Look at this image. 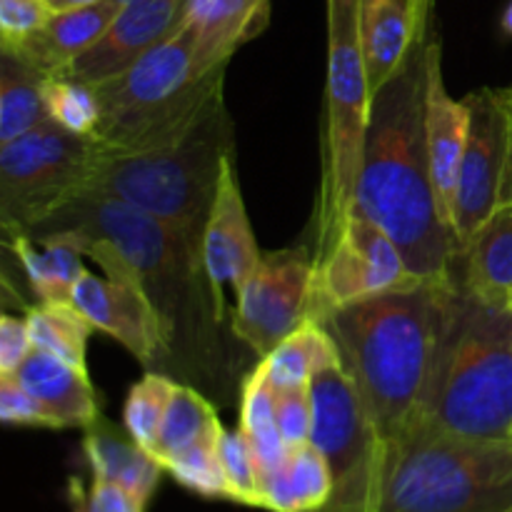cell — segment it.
<instances>
[{
	"mask_svg": "<svg viewBox=\"0 0 512 512\" xmlns=\"http://www.w3.org/2000/svg\"><path fill=\"white\" fill-rule=\"evenodd\" d=\"M428 38L415 40L403 65L373 90L355 210L398 243L415 278H445L458 258V240L440 215L430 173Z\"/></svg>",
	"mask_w": 512,
	"mask_h": 512,
	"instance_id": "1",
	"label": "cell"
},
{
	"mask_svg": "<svg viewBox=\"0 0 512 512\" xmlns=\"http://www.w3.org/2000/svg\"><path fill=\"white\" fill-rule=\"evenodd\" d=\"M70 235L110 240L128 258L163 320L168 365L213 383L223 368V345L203 248L173 225L98 193H75L68 203L20 235Z\"/></svg>",
	"mask_w": 512,
	"mask_h": 512,
	"instance_id": "2",
	"label": "cell"
},
{
	"mask_svg": "<svg viewBox=\"0 0 512 512\" xmlns=\"http://www.w3.org/2000/svg\"><path fill=\"white\" fill-rule=\"evenodd\" d=\"M448 275L413 278L320 318L383 445L398 440L418 413Z\"/></svg>",
	"mask_w": 512,
	"mask_h": 512,
	"instance_id": "3",
	"label": "cell"
},
{
	"mask_svg": "<svg viewBox=\"0 0 512 512\" xmlns=\"http://www.w3.org/2000/svg\"><path fill=\"white\" fill-rule=\"evenodd\" d=\"M415 418L475 440H510L512 310L450 268L438 338Z\"/></svg>",
	"mask_w": 512,
	"mask_h": 512,
	"instance_id": "4",
	"label": "cell"
},
{
	"mask_svg": "<svg viewBox=\"0 0 512 512\" xmlns=\"http://www.w3.org/2000/svg\"><path fill=\"white\" fill-rule=\"evenodd\" d=\"M228 155H235L233 120L220 93L188 130L168 143L135 153H100L80 193L133 205L203 248L205 223Z\"/></svg>",
	"mask_w": 512,
	"mask_h": 512,
	"instance_id": "5",
	"label": "cell"
},
{
	"mask_svg": "<svg viewBox=\"0 0 512 512\" xmlns=\"http://www.w3.org/2000/svg\"><path fill=\"white\" fill-rule=\"evenodd\" d=\"M368 512H512V440L460 438L413 418L385 445Z\"/></svg>",
	"mask_w": 512,
	"mask_h": 512,
	"instance_id": "6",
	"label": "cell"
},
{
	"mask_svg": "<svg viewBox=\"0 0 512 512\" xmlns=\"http://www.w3.org/2000/svg\"><path fill=\"white\" fill-rule=\"evenodd\" d=\"M223 65H205L193 28L180 25L125 73L95 85L100 153L120 155L163 145L188 130L223 93Z\"/></svg>",
	"mask_w": 512,
	"mask_h": 512,
	"instance_id": "7",
	"label": "cell"
},
{
	"mask_svg": "<svg viewBox=\"0 0 512 512\" xmlns=\"http://www.w3.org/2000/svg\"><path fill=\"white\" fill-rule=\"evenodd\" d=\"M370 103L373 90L360 45V0H328V83L315 260L333 248L355 210Z\"/></svg>",
	"mask_w": 512,
	"mask_h": 512,
	"instance_id": "8",
	"label": "cell"
},
{
	"mask_svg": "<svg viewBox=\"0 0 512 512\" xmlns=\"http://www.w3.org/2000/svg\"><path fill=\"white\" fill-rule=\"evenodd\" d=\"M98 155L93 138L68 133L53 120L0 143V223L5 238L28 233L80 193Z\"/></svg>",
	"mask_w": 512,
	"mask_h": 512,
	"instance_id": "9",
	"label": "cell"
},
{
	"mask_svg": "<svg viewBox=\"0 0 512 512\" xmlns=\"http://www.w3.org/2000/svg\"><path fill=\"white\" fill-rule=\"evenodd\" d=\"M60 235V233H53ZM70 238V235H65ZM80 245L85 258H93L103 270V278L85 270L78 280L70 303L88 318L100 333L118 340L140 365H168L163 320L158 308L145 293L138 273L110 240L70 238Z\"/></svg>",
	"mask_w": 512,
	"mask_h": 512,
	"instance_id": "10",
	"label": "cell"
},
{
	"mask_svg": "<svg viewBox=\"0 0 512 512\" xmlns=\"http://www.w3.org/2000/svg\"><path fill=\"white\" fill-rule=\"evenodd\" d=\"M470 135L460 165L453 203V233L458 250L512 203V135L503 88H480L465 95Z\"/></svg>",
	"mask_w": 512,
	"mask_h": 512,
	"instance_id": "11",
	"label": "cell"
},
{
	"mask_svg": "<svg viewBox=\"0 0 512 512\" xmlns=\"http://www.w3.org/2000/svg\"><path fill=\"white\" fill-rule=\"evenodd\" d=\"M315 255L308 250H280L260 258L235 295L233 333L255 355L273 353L290 333L313 320Z\"/></svg>",
	"mask_w": 512,
	"mask_h": 512,
	"instance_id": "12",
	"label": "cell"
},
{
	"mask_svg": "<svg viewBox=\"0 0 512 512\" xmlns=\"http://www.w3.org/2000/svg\"><path fill=\"white\" fill-rule=\"evenodd\" d=\"M313 320L333 308L385 293L415 278L393 238L375 220L353 210L333 248L315 260Z\"/></svg>",
	"mask_w": 512,
	"mask_h": 512,
	"instance_id": "13",
	"label": "cell"
},
{
	"mask_svg": "<svg viewBox=\"0 0 512 512\" xmlns=\"http://www.w3.org/2000/svg\"><path fill=\"white\" fill-rule=\"evenodd\" d=\"M260 258L263 253L255 243L253 225L245 208L235 155H228L220 170L218 193L203 233V268L220 320H225V288H233L238 295L245 280L258 268Z\"/></svg>",
	"mask_w": 512,
	"mask_h": 512,
	"instance_id": "14",
	"label": "cell"
},
{
	"mask_svg": "<svg viewBox=\"0 0 512 512\" xmlns=\"http://www.w3.org/2000/svg\"><path fill=\"white\" fill-rule=\"evenodd\" d=\"M185 5L188 0H138L123 5L98 43L58 75L98 85L125 73L183 25Z\"/></svg>",
	"mask_w": 512,
	"mask_h": 512,
	"instance_id": "15",
	"label": "cell"
},
{
	"mask_svg": "<svg viewBox=\"0 0 512 512\" xmlns=\"http://www.w3.org/2000/svg\"><path fill=\"white\" fill-rule=\"evenodd\" d=\"M425 133H428L430 173H433L438 208L453 230V203L458 188L460 165L470 135L468 103L448 93L443 78V43L430 30L428 38V88H425ZM455 235V233H453Z\"/></svg>",
	"mask_w": 512,
	"mask_h": 512,
	"instance_id": "16",
	"label": "cell"
},
{
	"mask_svg": "<svg viewBox=\"0 0 512 512\" xmlns=\"http://www.w3.org/2000/svg\"><path fill=\"white\" fill-rule=\"evenodd\" d=\"M15 375L48 415L50 428L85 430L100 418L98 398L85 368L33 350Z\"/></svg>",
	"mask_w": 512,
	"mask_h": 512,
	"instance_id": "17",
	"label": "cell"
},
{
	"mask_svg": "<svg viewBox=\"0 0 512 512\" xmlns=\"http://www.w3.org/2000/svg\"><path fill=\"white\" fill-rule=\"evenodd\" d=\"M120 8L123 5H118L115 0H100V3L83 5V8L58 10L38 33L25 38L15 48L0 50L20 55L30 65L43 70L45 75H58L78 55H83L85 50L98 43L100 35L108 30L115 15L120 13Z\"/></svg>",
	"mask_w": 512,
	"mask_h": 512,
	"instance_id": "18",
	"label": "cell"
},
{
	"mask_svg": "<svg viewBox=\"0 0 512 512\" xmlns=\"http://www.w3.org/2000/svg\"><path fill=\"white\" fill-rule=\"evenodd\" d=\"M270 23V0H188L183 25L193 28L205 65H223Z\"/></svg>",
	"mask_w": 512,
	"mask_h": 512,
	"instance_id": "19",
	"label": "cell"
},
{
	"mask_svg": "<svg viewBox=\"0 0 512 512\" xmlns=\"http://www.w3.org/2000/svg\"><path fill=\"white\" fill-rule=\"evenodd\" d=\"M260 508L270 512H318L333 498V473L313 443L288 448L283 463L258 478Z\"/></svg>",
	"mask_w": 512,
	"mask_h": 512,
	"instance_id": "20",
	"label": "cell"
},
{
	"mask_svg": "<svg viewBox=\"0 0 512 512\" xmlns=\"http://www.w3.org/2000/svg\"><path fill=\"white\" fill-rule=\"evenodd\" d=\"M83 453L90 470H93V478H103L120 485L143 505H148V500L153 498L160 483V473L165 470L128 433H118L103 418L85 428Z\"/></svg>",
	"mask_w": 512,
	"mask_h": 512,
	"instance_id": "21",
	"label": "cell"
},
{
	"mask_svg": "<svg viewBox=\"0 0 512 512\" xmlns=\"http://www.w3.org/2000/svg\"><path fill=\"white\" fill-rule=\"evenodd\" d=\"M8 248L18 258L38 303H70L85 273V253L65 235H10Z\"/></svg>",
	"mask_w": 512,
	"mask_h": 512,
	"instance_id": "22",
	"label": "cell"
},
{
	"mask_svg": "<svg viewBox=\"0 0 512 512\" xmlns=\"http://www.w3.org/2000/svg\"><path fill=\"white\" fill-rule=\"evenodd\" d=\"M415 43L408 0H360V45L370 90H378Z\"/></svg>",
	"mask_w": 512,
	"mask_h": 512,
	"instance_id": "23",
	"label": "cell"
},
{
	"mask_svg": "<svg viewBox=\"0 0 512 512\" xmlns=\"http://www.w3.org/2000/svg\"><path fill=\"white\" fill-rule=\"evenodd\" d=\"M453 268L480 295L508 300L512 293V203L495 210L493 218L458 250Z\"/></svg>",
	"mask_w": 512,
	"mask_h": 512,
	"instance_id": "24",
	"label": "cell"
},
{
	"mask_svg": "<svg viewBox=\"0 0 512 512\" xmlns=\"http://www.w3.org/2000/svg\"><path fill=\"white\" fill-rule=\"evenodd\" d=\"M338 363V345L318 320L303 323L273 353L260 358L273 388H308L315 373Z\"/></svg>",
	"mask_w": 512,
	"mask_h": 512,
	"instance_id": "25",
	"label": "cell"
},
{
	"mask_svg": "<svg viewBox=\"0 0 512 512\" xmlns=\"http://www.w3.org/2000/svg\"><path fill=\"white\" fill-rule=\"evenodd\" d=\"M48 75L20 55L0 50V143L30 133L48 118L43 85Z\"/></svg>",
	"mask_w": 512,
	"mask_h": 512,
	"instance_id": "26",
	"label": "cell"
},
{
	"mask_svg": "<svg viewBox=\"0 0 512 512\" xmlns=\"http://www.w3.org/2000/svg\"><path fill=\"white\" fill-rule=\"evenodd\" d=\"M238 428L248 438L253 448L255 463H258V478L278 468L288 455V445L283 443V435L275 420V395L265 368L255 365L253 373L240 385V420Z\"/></svg>",
	"mask_w": 512,
	"mask_h": 512,
	"instance_id": "27",
	"label": "cell"
},
{
	"mask_svg": "<svg viewBox=\"0 0 512 512\" xmlns=\"http://www.w3.org/2000/svg\"><path fill=\"white\" fill-rule=\"evenodd\" d=\"M220 428H223V423H220L218 413L210 405V400L200 390H195L193 385L178 383L173 400L168 405V413H165L163 425H160L153 458L163 468H168L170 460L183 455L185 450L195 448L203 440L213 438Z\"/></svg>",
	"mask_w": 512,
	"mask_h": 512,
	"instance_id": "28",
	"label": "cell"
},
{
	"mask_svg": "<svg viewBox=\"0 0 512 512\" xmlns=\"http://www.w3.org/2000/svg\"><path fill=\"white\" fill-rule=\"evenodd\" d=\"M25 320L35 350L55 355L75 368H85L88 340L95 328L73 303H38L28 308Z\"/></svg>",
	"mask_w": 512,
	"mask_h": 512,
	"instance_id": "29",
	"label": "cell"
},
{
	"mask_svg": "<svg viewBox=\"0 0 512 512\" xmlns=\"http://www.w3.org/2000/svg\"><path fill=\"white\" fill-rule=\"evenodd\" d=\"M175 383L165 373H145L138 383L130 388L128 400L123 408V425L125 433L135 440L143 450L153 455L155 443H158L160 425H163L168 405L173 400Z\"/></svg>",
	"mask_w": 512,
	"mask_h": 512,
	"instance_id": "30",
	"label": "cell"
},
{
	"mask_svg": "<svg viewBox=\"0 0 512 512\" xmlns=\"http://www.w3.org/2000/svg\"><path fill=\"white\" fill-rule=\"evenodd\" d=\"M48 118L75 135L93 138L100 123V100L95 85L83 80L48 75L43 85Z\"/></svg>",
	"mask_w": 512,
	"mask_h": 512,
	"instance_id": "31",
	"label": "cell"
},
{
	"mask_svg": "<svg viewBox=\"0 0 512 512\" xmlns=\"http://www.w3.org/2000/svg\"><path fill=\"white\" fill-rule=\"evenodd\" d=\"M223 430V428H220ZM220 430L213 438L203 440L195 448L185 450L175 460L168 463V473L173 475L175 483L183 485L185 490L203 498H220L230 500L228 478H225L223 460H220Z\"/></svg>",
	"mask_w": 512,
	"mask_h": 512,
	"instance_id": "32",
	"label": "cell"
},
{
	"mask_svg": "<svg viewBox=\"0 0 512 512\" xmlns=\"http://www.w3.org/2000/svg\"><path fill=\"white\" fill-rule=\"evenodd\" d=\"M220 460H223L225 478L230 488V503L260 508L258 490V463H255L253 448L240 428L220 430Z\"/></svg>",
	"mask_w": 512,
	"mask_h": 512,
	"instance_id": "33",
	"label": "cell"
},
{
	"mask_svg": "<svg viewBox=\"0 0 512 512\" xmlns=\"http://www.w3.org/2000/svg\"><path fill=\"white\" fill-rule=\"evenodd\" d=\"M275 420L288 448L310 443L313 433V400L308 388H273Z\"/></svg>",
	"mask_w": 512,
	"mask_h": 512,
	"instance_id": "34",
	"label": "cell"
},
{
	"mask_svg": "<svg viewBox=\"0 0 512 512\" xmlns=\"http://www.w3.org/2000/svg\"><path fill=\"white\" fill-rule=\"evenodd\" d=\"M58 10L48 0H0V48H15L38 33Z\"/></svg>",
	"mask_w": 512,
	"mask_h": 512,
	"instance_id": "35",
	"label": "cell"
},
{
	"mask_svg": "<svg viewBox=\"0 0 512 512\" xmlns=\"http://www.w3.org/2000/svg\"><path fill=\"white\" fill-rule=\"evenodd\" d=\"M68 500L73 512H145V505L138 498L103 478H93L88 490L73 478L68 485Z\"/></svg>",
	"mask_w": 512,
	"mask_h": 512,
	"instance_id": "36",
	"label": "cell"
},
{
	"mask_svg": "<svg viewBox=\"0 0 512 512\" xmlns=\"http://www.w3.org/2000/svg\"><path fill=\"white\" fill-rule=\"evenodd\" d=\"M0 420L8 425L50 428L48 415L43 413L38 400L23 388L15 373H0Z\"/></svg>",
	"mask_w": 512,
	"mask_h": 512,
	"instance_id": "37",
	"label": "cell"
},
{
	"mask_svg": "<svg viewBox=\"0 0 512 512\" xmlns=\"http://www.w3.org/2000/svg\"><path fill=\"white\" fill-rule=\"evenodd\" d=\"M28 320L3 315L0 318V373H18L20 365L33 355Z\"/></svg>",
	"mask_w": 512,
	"mask_h": 512,
	"instance_id": "38",
	"label": "cell"
},
{
	"mask_svg": "<svg viewBox=\"0 0 512 512\" xmlns=\"http://www.w3.org/2000/svg\"><path fill=\"white\" fill-rule=\"evenodd\" d=\"M410 18H413L415 40H425L430 35L433 25V0H408Z\"/></svg>",
	"mask_w": 512,
	"mask_h": 512,
	"instance_id": "39",
	"label": "cell"
},
{
	"mask_svg": "<svg viewBox=\"0 0 512 512\" xmlns=\"http://www.w3.org/2000/svg\"><path fill=\"white\" fill-rule=\"evenodd\" d=\"M500 33H503L508 40H512V0L505 3L503 15H500Z\"/></svg>",
	"mask_w": 512,
	"mask_h": 512,
	"instance_id": "40",
	"label": "cell"
},
{
	"mask_svg": "<svg viewBox=\"0 0 512 512\" xmlns=\"http://www.w3.org/2000/svg\"><path fill=\"white\" fill-rule=\"evenodd\" d=\"M55 10H73V8H83V5H93L100 3V0H48Z\"/></svg>",
	"mask_w": 512,
	"mask_h": 512,
	"instance_id": "41",
	"label": "cell"
},
{
	"mask_svg": "<svg viewBox=\"0 0 512 512\" xmlns=\"http://www.w3.org/2000/svg\"><path fill=\"white\" fill-rule=\"evenodd\" d=\"M505 95V105H508V118H510V135H512V85L510 88H503Z\"/></svg>",
	"mask_w": 512,
	"mask_h": 512,
	"instance_id": "42",
	"label": "cell"
},
{
	"mask_svg": "<svg viewBox=\"0 0 512 512\" xmlns=\"http://www.w3.org/2000/svg\"><path fill=\"white\" fill-rule=\"evenodd\" d=\"M118 5H130V3H138V0H115Z\"/></svg>",
	"mask_w": 512,
	"mask_h": 512,
	"instance_id": "43",
	"label": "cell"
},
{
	"mask_svg": "<svg viewBox=\"0 0 512 512\" xmlns=\"http://www.w3.org/2000/svg\"><path fill=\"white\" fill-rule=\"evenodd\" d=\"M505 303H508V308H510V310H512V293H510V295H508V300H505Z\"/></svg>",
	"mask_w": 512,
	"mask_h": 512,
	"instance_id": "44",
	"label": "cell"
},
{
	"mask_svg": "<svg viewBox=\"0 0 512 512\" xmlns=\"http://www.w3.org/2000/svg\"><path fill=\"white\" fill-rule=\"evenodd\" d=\"M510 440H512V430H510Z\"/></svg>",
	"mask_w": 512,
	"mask_h": 512,
	"instance_id": "45",
	"label": "cell"
}]
</instances>
